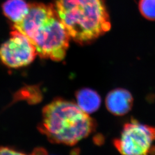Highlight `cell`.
Here are the masks:
<instances>
[{
	"label": "cell",
	"mask_w": 155,
	"mask_h": 155,
	"mask_svg": "<svg viewBox=\"0 0 155 155\" xmlns=\"http://www.w3.org/2000/svg\"><path fill=\"white\" fill-rule=\"evenodd\" d=\"M55 9L70 38L80 45L92 42L110 29L104 0H56Z\"/></svg>",
	"instance_id": "obj_1"
},
{
	"label": "cell",
	"mask_w": 155,
	"mask_h": 155,
	"mask_svg": "<svg viewBox=\"0 0 155 155\" xmlns=\"http://www.w3.org/2000/svg\"><path fill=\"white\" fill-rule=\"evenodd\" d=\"M95 127L94 120L77 104L59 99L45 106L39 129L52 143L73 145Z\"/></svg>",
	"instance_id": "obj_2"
},
{
	"label": "cell",
	"mask_w": 155,
	"mask_h": 155,
	"mask_svg": "<svg viewBox=\"0 0 155 155\" xmlns=\"http://www.w3.org/2000/svg\"><path fill=\"white\" fill-rule=\"evenodd\" d=\"M70 36L57 13L41 24L29 39L43 59L61 61L66 54Z\"/></svg>",
	"instance_id": "obj_3"
},
{
	"label": "cell",
	"mask_w": 155,
	"mask_h": 155,
	"mask_svg": "<svg viewBox=\"0 0 155 155\" xmlns=\"http://www.w3.org/2000/svg\"><path fill=\"white\" fill-rule=\"evenodd\" d=\"M155 127L144 125L136 121L126 124L114 145L123 155H147L155 151Z\"/></svg>",
	"instance_id": "obj_4"
},
{
	"label": "cell",
	"mask_w": 155,
	"mask_h": 155,
	"mask_svg": "<svg viewBox=\"0 0 155 155\" xmlns=\"http://www.w3.org/2000/svg\"><path fill=\"white\" fill-rule=\"evenodd\" d=\"M36 50L28 38L15 29L11 38L0 47V60L12 68L27 66L35 60Z\"/></svg>",
	"instance_id": "obj_5"
},
{
	"label": "cell",
	"mask_w": 155,
	"mask_h": 155,
	"mask_svg": "<svg viewBox=\"0 0 155 155\" xmlns=\"http://www.w3.org/2000/svg\"><path fill=\"white\" fill-rule=\"evenodd\" d=\"M56 14L55 9L52 5L30 4L27 14L20 22L14 24V29L29 40L41 24Z\"/></svg>",
	"instance_id": "obj_6"
},
{
	"label": "cell",
	"mask_w": 155,
	"mask_h": 155,
	"mask_svg": "<svg viewBox=\"0 0 155 155\" xmlns=\"http://www.w3.org/2000/svg\"><path fill=\"white\" fill-rule=\"evenodd\" d=\"M133 99L132 94L125 89H114L107 94L106 106L111 113L116 116L126 114L132 107Z\"/></svg>",
	"instance_id": "obj_7"
},
{
	"label": "cell",
	"mask_w": 155,
	"mask_h": 155,
	"mask_svg": "<svg viewBox=\"0 0 155 155\" xmlns=\"http://www.w3.org/2000/svg\"><path fill=\"white\" fill-rule=\"evenodd\" d=\"M76 99L77 105L87 114L97 110L101 103L100 95L89 88H84L77 91Z\"/></svg>",
	"instance_id": "obj_8"
},
{
	"label": "cell",
	"mask_w": 155,
	"mask_h": 155,
	"mask_svg": "<svg viewBox=\"0 0 155 155\" xmlns=\"http://www.w3.org/2000/svg\"><path fill=\"white\" fill-rule=\"evenodd\" d=\"M29 5L25 0H7L2 6L4 13L14 24L20 22L28 13Z\"/></svg>",
	"instance_id": "obj_9"
},
{
	"label": "cell",
	"mask_w": 155,
	"mask_h": 155,
	"mask_svg": "<svg viewBox=\"0 0 155 155\" xmlns=\"http://www.w3.org/2000/svg\"><path fill=\"white\" fill-rule=\"evenodd\" d=\"M139 10L143 16L150 20H155V0H140Z\"/></svg>",
	"instance_id": "obj_10"
},
{
	"label": "cell",
	"mask_w": 155,
	"mask_h": 155,
	"mask_svg": "<svg viewBox=\"0 0 155 155\" xmlns=\"http://www.w3.org/2000/svg\"><path fill=\"white\" fill-rule=\"evenodd\" d=\"M24 155L21 152L13 149L9 147H0V155Z\"/></svg>",
	"instance_id": "obj_11"
}]
</instances>
